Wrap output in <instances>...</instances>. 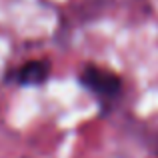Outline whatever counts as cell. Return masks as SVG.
I'll return each instance as SVG.
<instances>
[{"mask_svg": "<svg viewBox=\"0 0 158 158\" xmlns=\"http://www.w3.org/2000/svg\"><path fill=\"white\" fill-rule=\"evenodd\" d=\"M52 60L48 58H30L26 62L14 64L2 74V84L18 86V88H32L42 86L50 80Z\"/></svg>", "mask_w": 158, "mask_h": 158, "instance_id": "cell-2", "label": "cell"}, {"mask_svg": "<svg viewBox=\"0 0 158 158\" xmlns=\"http://www.w3.org/2000/svg\"><path fill=\"white\" fill-rule=\"evenodd\" d=\"M78 84L90 98H94L100 114H110L122 102L126 92V82L118 72L94 62L82 64L78 70Z\"/></svg>", "mask_w": 158, "mask_h": 158, "instance_id": "cell-1", "label": "cell"}]
</instances>
